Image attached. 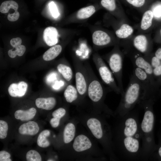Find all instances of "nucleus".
<instances>
[{
	"instance_id": "nucleus-1",
	"label": "nucleus",
	"mask_w": 161,
	"mask_h": 161,
	"mask_svg": "<svg viewBox=\"0 0 161 161\" xmlns=\"http://www.w3.org/2000/svg\"><path fill=\"white\" fill-rule=\"evenodd\" d=\"M138 109L119 116L117 130L118 149L123 160H143L142 140Z\"/></svg>"
},
{
	"instance_id": "nucleus-9",
	"label": "nucleus",
	"mask_w": 161,
	"mask_h": 161,
	"mask_svg": "<svg viewBox=\"0 0 161 161\" xmlns=\"http://www.w3.org/2000/svg\"><path fill=\"white\" fill-rule=\"evenodd\" d=\"M125 47V53L131 59L134 66L142 69L153 80L156 81L154 76L153 68L144 56L134 49H131L128 46Z\"/></svg>"
},
{
	"instance_id": "nucleus-42",
	"label": "nucleus",
	"mask_w": 161,
	"mask_h": 161,
	"mask_svg": "<svg viewBox=\"0 0 161 161\" xmlns=\"http://www.w3.org/2000/svg\"><path fill=\"white\" fill-rule=\"evenodd\" d=\"M60 119L53 117L51 118L50 121V124L52 126L53 128H56L59 125Z\"/></svg>"
},
{
	"instance_id": "nucleus-35",
	"label": "nucleus",
	"mask_w": 161,
	"mask_h": 161,
	"mask_svg": "<svg viewBox=\"0 0 161 161\" xmlns=\"http://www.w3.org/2000/svg\"><path fill=\"white\" fill-rule=\"evenodd\" d=\"M146 0H126L133 7L139 8L145 4Z\"/></svg>"
},
{
	"instance_id": "nucleus-20",
	"label": "nucleus",
	"mask_w": 161,
	"mask_h": 161,
	"mask_svg": "<svg viewBox=\"0 0 161 161\" xmlns=\"http://www.w3.org/2000/svg\"><path fill=\"white\" fill-rule=\"evenodd\" d=\"M58 72L67 82H71L73 77V72L70 66L65 64L60 63L57 66Z\"/></svg>"
},
{
	"instance_id": "nucleus-33",
	"label": "nucleus",
	"mask_w": 161,
	"mask_h": 161,
	"mask_svg": "<svg viewBox=\"0 0 161 161\" xmlns=\"http://www.w3.org/2000/svg\"><path fill=\"white\" fill-rule=\"evenodd\" d=\"M8 125L7 123L4 120H0V138H5L7 135Z\"/></svg>"
},
{
	"instance_id": "nucleus-18",
	"label": "nucleus",
	"mask_w": 161,
	"mask_h": 161,
	"mask_svg": "<svg viewBox=\"0 0 161 161\" xmlns=\"http://www.w3.org/2000/svg\"><path fill=\"white\" fill-rule=\"evenodd\" d=\"M96 11L95 8L94 6H89L78 10L75 15L74 17L78 20H85L91 16Z\"/></svg>"
},
{
	"instance_id": "nucleus-10",
	"label": "nucleus",
	"mask_w": 161,
	"mask_h": 161,
	"mask_svg": "<svg viewBox=\"0 0 161 161\" xmlns=\"http://www.w3.org/2000/svg\"><path fill=\"white\" fill-rule=\"evenodd\" d=\"M92 39L94 48L95 50L113 45L118 44L107 32L102 30L95 31L92 33Z\"/></svg>"
},
{
	"instance_id": "nucleus-5",
	"label": "nucleus",
	"mask_w": 161,
	"mask_h": 161,
	"mask_svg": "<svg viewBox=\"0 0 161 161\" xmlns=\"http://www.w3.org/2000/svg\"><path fill=\"white\" fill-rule=\"evenodd\" d=\"M133 74L139 80L141 85L142 93L140 100L153 99L156 101L159 97L160 86L140 68L134 66Z\"/></svg>"
},
{
	"instance_id": "nucleus-41",
	"label": "nucleus",
	"mask_w": 161,
	"mask_h": 161,
	"mask_svg": "<svg viewBox=\"0 0 161 161\" xmlns=\"http://www.w3.org/2000/svg\"><path fill=\"white\" fill-rule=\"evenodd\" d=\"M64 81L62 80H57L54 83L52 87V88L55 90H58L64 86Z\"/></svg>"
},
{
	"instance_id": "nucleus-6",
	"label": "nucleus",
	"mask_w": 161,
	"mask_h": 161,
	"mask_svg": "<svg viewBox=\"0 0 161 161\" xmlns=\"http://www.w3.org/2000/svg\"><path fill=\"white\" fill-rule=\"evenodd\" d=\"M84 64L88 77V96L93 102L99 103L103 98L106 90L95 75L89 63L86 61Z\"/></svg>"
},
{
	"instance_id": "nucleus-21",
	"label": "nucleus",
	"mask_w": 161,
	"mask_h": 161,
	"mask_svg": "<svg viewBox=\"0 0 161 161\" xmlns=\"http://www.w3.org/2000/svg\"><path fill=\"white\" fill-rule=\"evenodd\" d=\"M62 50V47L60 45L53 46L45 52L43 56V59L46 61L52 60L60 54Z\"/></svg>"
},
{
	"instance_id": "nucleus-25",
	"label": "nucleus",
	"mask_w": 161,
	"mask_h": 161,
	"mask_svg": "<svg viewBox=\"0 0 161 161\" xmlns=\"http://www.w3.org/2000/svg\"><path fill=\"white\" fill-rule=\"evenodd\" d=\"M75 132V127L73 124L69 123L66 125L63 132V140L65 143H69L73 140Z\"/></svg>"
},
{
	"instance_id": "nucleus-2",
	"label": "nucleus",
	"mask_w": 161,
	"mask_h": 161,
	"mask_svg": "<svg viewBox=\"0 0 161 161\" xmlns=\"http://www.w3.org/2000/svg\"><path fill=\"white\" fill-rule=\"evenodd\" d=\"M155 101L153 99L140 100L138 104L144 110L143 117L140 124L143 161L149 160L157 145L154 134L155 116L153 105Z\"/></svg>"
},
{
	"instance_id": "nucleus-16",
	"label": "nucleus",
	"mask_w": 161,
	"mask_h": 161,
	"mask_svg": "<svg viewBox=\"0 0 161 161\" xmlns=\"http://www.w3.org/2000/svg\"><path fill=\"white\" fill-rule=\"evenodd\" d=\"M38 124L33 121H30L22 124L19 127L18 131L21 134L34 135L39 131Z\"/></svg>"
},
{
	"instance_id": "nucleus-27",
	"label": "nucleus",
	"mask_w": 161,
	"mask_h": 161,
	"mask_svg": "<svg viewBox=\"0 0 161 161\" xmlns=\"http://www.w3.org/2000/svg\"><path fill=\"white\" fill-rule=\"evenodd\" d=\"M18 4L16 1L10 0L5 1L2 3L0 7V11L1 13H5L8 12L11 9L15 11H17Z\"/></svg>"
},
{
	"instance_id": "nucleus-30",
	"label": "nucleus",
	"mask_w": 161,
	"mask_h": 161,
	"mask_svg": "<svg viewBox=\"0 0 161 161\" xmlns=\"http://www.w3.org/2000/svg\"><path fill=\"white\" fill-rule=\"evenodd\" d=\"M159 142L149 160L161 161V138L159 137Z\"/></svg>"
},
{
	"instance_id": "nucleus-37",
	"label": "nucleus",
	"mask_w": 161,
	"mask_h": 161,
	"mask_svg": "<svg viewBox=\"0 0 161 161\" xmlns=\"http://www.w3.org/2000/svg\"><path fill=\"white\" fill-rule=\"evenodd\" d=\"M10 154L6 151H0V161H11L10 158Z\"/></svg>"
},
{
	"instance_id": "nucleus-44",
	"label": "nucleus",
	"mask_w": 161,
	"mask_h": 161,
	"mask_svg": "<svg viewBox=\"0 0 161 161\" xmlns=\"http://www.w3.org/2000/svg\"><path fill=\"white\" fill-rule=\"evenodd\" d=\"M154 55L161 60V47H159L156 50Z\"/></svg>"
},
{
	"instance_id": "nucleus-40",
	"label": "nucleus",
	"mask_w": 161,
	"mask_h": 161,
	"mask_svg": "<svg viewBox=\"0 0 161 161\" xmlns=\"http://www.w3.org/2000/svg\"><path fill=\"white\" fill-rule=\"evenodd\" d=\"M21 42L22 40L19 37L12 38L10 41V44L13 48H15L18 45H21Z\"/></svg>"
},
{
	"instance_id": "nucleus-4",
	"label": "nucleus",
	"mask_w": 161,
	"mask_h": 161,
	"mask_svg": "<svg viewBox=\"0 0 161 161\" xmlns=\"http://www.w3.org/2000/svg\"><path fill=\"white\" fill-rule=\"evenodd\" d=\"M102 57L107 62L117 80L122 95L124 92L122 81L123 55L120 49L119 45H115L111 52Z\"/></svg>"
},
{
	"instance_id": "nucleus-45",
	"label": "nucleus",
	"mask_w": 161,
	"mask_h": 161,
	"mask_svg": "<svg viewBox=\"0 0 161 161\" xmlns=\"http://www.w3.org/2000/svg\"><path fill=\"white\" fill-rule=\"evenodd\" d=\"M159 97H161V88H160V89L159 90Z\"/></svg>"
},
{
	"instance_id": "nucleus-39",
	"label": "nucleus",
	"mask_w": 161,
	"mask_h": 161,
	"mask_svg": "<svg viewBox=\"0 0 161 161\" xmlns=\"http://www.w3.org/2000/svg\"><path fill=\"white\" fill-rule=\"evenodd\" d=\"M19 13L17 11H15L12 13H9L7 16V19L10 21H17L19 17Z\"/></svg>"
},
{
	"instance_id": "nucleus-19",
	"label": "nucleus",
	"mask_w": 161,
	"mask_h": 161,
	"mask_svg": "<svg viewBox=\"0 0 161 161\" xmlns=\"http://www.w3.org/2000/svg\"><path fill=\"white\" fill-rule=\"evenodd\" d=\"M36 110L34 108H31L27 110H18L14 113L15 118L22 121H27L32 119L35 116Z\"/></svg>"
},
{
	"instance_id": "nucleus-26",
	"label": "nucleus",
	"mask_w": 161,
	"mask_h": 161,
	"mask_svg": "<svg viewBox=\"0 0 161 161\" xmlns=\"http://www.w3.org/2000/svg\"><path fill=\"white\" fill-rule=\"evenodd\" d=\"M50 134V131L48 130H44L40 133L37 140L38 146L42 148H46L49 145L50 143L47 139V137L49 136Z\"/></svg>"
},
{
	"instance_id": "nucleus-29",
	"label": "nucleus",
	"mask_w": 161,
	"mask_h": 161,
	"mask_svg": "<svg viewBox=\"0 0 161 161\" xmlns=\"http://www.w3.org/2000/svg\"><path fill=\"white\" fill-rule=\"evenodd\" d=\"M102 6L111 13H114L117 9L115 0H101Z\"/></svg>"
},
{
	"instance_id": "nucleus-34",
	"label": "nucleus",
	"mask_w": 161,
	"mask_h": 161,
	"mask_svg": "<svg viewBox=\"0 0 161 161\" xmlns=\"http://www.w3.org/2000/svg\"><path fill=\"white\" fill-rule=\"evenodd\" d=\"M49 7L52 16L55 18H58L59 13L56 5L53 1H51L49 4Z\"/></svg>"
},
{
	"instance_id": "nucleus-11",
	"label": "nucleus",
	"mask_w": 161,
	"mask_h": 161,
	"mask_svg": "<svg viewBox=\"0 0 161 161\" xmlns=\"http://www.w3.org/2000/svg\"><path fill=\"white\" fill-rule=\"evenodd\" d=\"M133 47L147 58L151 54V44L146 36L143 34L138 35L133 39L132 41Z\"/></svg>"
},
{
	"instance_id": "nucleus-22",
	"label": "nucleus",
	"mask_w": 161,
	"mask_h": 161,
	"mask_svg": "<svg viewBox=\"0 0 161 161\" xmlns=\"http://www.w3.org/2000/svg\"><path fill=\"white\" fill-rule=\"evenodd\" d=\"M134 32V29L127 24H122L115 32L116 36L120 39H126L131 36Z\"/></svg>"
},
{
	"instance_id": "nucleus-12",
	"label": "nucleus",
	"mask_w": 161,
	"mask_h": 161,
	"mask_svg": "<svg viewBox=\"0 0 161 161\" xmlns=\"http://www.w3.org/2000/svg\"><path fill=\"white\" fill-rule=\"evenodd\" d=\"M58 37L59 34L58 30L55 27H49L46 28L44 31V41L49 46H52L58 43Z\"/></svg>"
},
{
	"instance_id": "nucleus-31",
	"label": "nucleus",
	"mask_w": 161,
	"mask_h": 161,
	"mask_svg": "<svg viewBox=\"0 0 161 161\" xmlns=\"http://www.w3.org/2000/svg\"><path fill=\"white\" fill-rule=\"evenodd\" d=\"M26 158L27 161H41V157L38 152L35 150H30L27 153Z\"/></svg>"
},
{
	"instance_id": "nucleus-38",
	"label": "nucleus",
	"mask_w": 161,
	"mask_h": 161,
	"mask_svg": "<svg viewBox=\"0 0 161 161\" xmlns=\"http://www.w3.org/2000/svg\"><path fill=\"white\" fill-rule=\"evenodd\" d=\"M58 75L55 72H52L49 74L46 78L47 82L48 83H51L57 80Z\"/></svg>"
},
{
	"instance_id": "nucleus-17",
	"label": "nucleus",
	"mask_w": 161,
	"mask_h": 161,
	"mask_svg": "<svg viewBox=\"0 0 161 161\" xmlns=\"http://www.w3.org/2000/svg\"><path fill=\"white\" fill-rule=\"evenodd\" d=\"M55 99L52 97L46 98H38L35 101L37 107L46 110H49L52 109L56 104Z\"/></svg>"
},
{
	"instance_id": "nucleus-14",
	"label": "nucleus",
	"mask_w": 161,
	"mask_h": 161,
	"mask_svg": "<svg viewBox=\"0 0 161 161\" xmlns=\"http://www.w3.org/2000/svg\"><path fill=\"white\" fill-rule=\"evenodd\" d=\"M87 124L93 135L97 138L100 139L104 135V131L101 122L94 118L89 119Z\"/></svg>"
},
{
	"instance_id": "nucleus-24",
	"label": "nucleus",
	"mask_w": 161,
	"mask_h": 161,
	"mask_svg": "<svg viewBox=\"0 0 161 161\" xmlns=\"http://www.w3.org/2000/svg\"><path fill=\"white\" fill-rule=\"evenodd\" d=\"M154 17L153 12L151 10H147L145 12L140 23V28L142 30H147L151 26Z\"/></svg>"
},
{
	"instance_id": "nucleus-15",
	"label": "nucleus",
	"mask_w": 161,
	"mask_h": 161,
	"mask_svg": "<svg viewBox=\"0 0 161 161\" xmlns=\"http://www.w3.org/2000/svg\"><path fill=\"white\" fill-rule=\"evenodd\" d=\"M28 85L24 81H21L18 83L11 84L8 88L9 95L13 97H21L25 94Z\"/></svg>"
},
{
	"instance_id": "nucleus-46",
	"label": "nucleus",
	"mask_w": 161,
	"mask_h": 161,
	"mask_svg": "<svg viewBox=\"0 0 161 161\" xmlns=\"http://www.w3.org/2000/svg\"><path fill=\"white\" fill-rule=\"evenodd\" d=\"M160 123L161 125V120L160 121ZM158 137H160L161 138V129L160 132V133L159 134Z\"/></svg>"
},
{
	"instance_id": "nucleus-32",
	"label": "nucleus",
	"mask_w": 161,
	"mask_h": 161,
	"mask_svg": "<svg viewBox=\"0 0 161 161\" xmlns=\"http://www.w3.org/2000/svg\"><path fill=\"white\" fill-rule=\"evenodd\" d=\"M154 76L155 80L158 84L161 86V63L153 68Z\"/></svg>"
},
{
	"instance_id": "nucleus-8",
	"label": "nucleus",
	"mask_w": 161,
	"mask_h": 161,
	"mask_svg": "<svg viewBox=\"0 0 161 161\" xmlns=\"http://www.w3.org/2000/svg\"><path fill=\"white\" fill-rule=\"evenodd\" d=\"M73 64L75 70L76 87L80 95L83 96L87 93L88 77L84 64L77 56L73 58Z\"/></svg>"
},
{
	"instance_id": "nucleus-28",
	"label": "nucleus",
	"mask_w": 161,
	"mask_h": 161,
	"mask_svg": "<svg viewBox=\"0 0 161 161\" xmlns=\"http://www.w3.org/2000/svg\"><path fill=\"white\" fill-rule=\"evenodd\" d=\"M13 48L8 52L9 56L12 58H15L17 55L19 56H22L26 51V47L23 45H20Z\"/></svg>"
},
{
	"instance_id": "nucleus-47",
	"label": "nucleus",
	"mask_w": 161,
	"mask_h": 161,
	"mask_svg": "<svg viewBox=\"0 0 161 161\" xmlns=\"http://www.w3.org/2000/svg\"><path fill=\"white\" fill-rule=\"evenodd\" d=\"M47 161H53V160H47Z\"/></svg>"
},
{
	"instance_id": "nucleus-23",
	"label": "nucleus",
	"mask_w": 161,
	"mask_h": 161,
	"mask_svg": "<svg viewBox=\"0 0 161 161\" xmlns=\"http://www.w3.org/2000/svg\"><path fill=\"white\" fill-rule=\"evenodd\" d=\"M79 93L76 87L70 84L67 86L64 92V96L66 101L71 103L76 100Z\"/></svg>"
},
{
	"instance_id": "nucleus-43",
	"label": "nucleus",
	"mask_w": 161,
	"mask_h": 161,
	"mask_svg": "<svg viewBox=\"0 0 161 161\" xmlns=\"http://www.w3.org/2000/svg\"><path fill=\"white\" fill-rule=\"evenodd\" d=\"M154 16L159 17L161 16V6L158 7L152 11Z\"/></svg>"
},
{
	"instance_id": "nucleus-48",
	"label": "nucleus",
	"mask_w": 161,
	"mask_h": 161,
	"mask_svg": "<svg viewBox=\"0 0 161 161\" xmlns=\"http://www.w3.org/2000/svg\"><path fill=\"white\" fill-rule=\"evenodd\" d=\"M160 33H161V29L160 30Z\"/></svg>"
},
{
	"instance_id": "nucleus-13",
	"label": "nucleus",
	"mask_w": 161,
	"mask_h": 161,
	"mask_svg": "<svg viewBox=\"0 0 161 161\" xmlns=\"http://www.w3.org/2000/svg\"><path fill=\"white\" fill-rule=\"evenodd\" d=\"M92 145V143L87 137L83 134H80L75 139L73 147L75 151L80 152L90 148Z\"/></svg>"
},
{
	"instance_id": "nucleus-36",
	"label": "nucleus",
	"mask_w": 161,
	"mask_h": 161,
	"mask_svg": "<svg viewBox=\"0 0 161 161\" xmlns=\"http://www.w3.org/2000/svg\"><path fill=\"white\" fill-rule=\"evenodd\" d=\"M66 113V110L64 109L60 108L54 111L52 115L53 117L60 119L65 115Z\"/></svg>"
},
{
	"instance_id": "nucleus-3",
	"label": "nucleus",
	"mask_w": 161,
	"mask_h": 161,
	"mask_svg": "<svg viewBox=\"0 0 161 161\" xmlns=\"http://www.w3.org/2000/svg\"><path fill=\"white\" fill-rule=\"evenodd\" d=\"M142 93L140 83L132 74L130 78L127 87L121 95V98L116 113L119 116H123L132 110L140 102Z\"/></svg>"
},
{
	"instance_id": "nucleus-7",
	"label": "nucleus",
	"mask_w": 161,
	"mask_h": 161,
	"mask_svg": "<svg viewBox=\"0 0 161 161\" xmlns=\"http://www.w3.org/2000/svg\"><path fill=\"white\" fill-rule=\"evenodd\" d=\"M92 60L103 82L111 90L117 94H121L120 90L116 83L112 73L102 57L97 53L95 52L93 54Z\"/></svg>"
}]
</instances>
